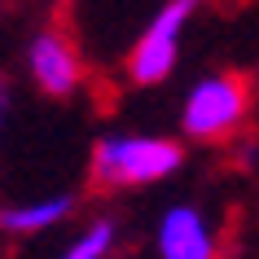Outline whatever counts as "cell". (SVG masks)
<instances>
[{
  "mask_svg": "<svg viewBox=\"0 0 259 259\" xmlns=\"http://www.w3.org/2000/svg\"><path fill=\"white\" fill-rule=\"evenodd\" d=\"M250 114V83L229 70H211L189 83L180 101V132L198 145H220L229 141Z\"/></svg>",
  "mask_w": 259,
  "mask_h": 259,
  "instance_id": "obj_2",
  "label": "cell"
},
{
  "mask_svg": "<svg viewBox=\"0 0 259 259\" xmlns=\"http://www.w3.org/2000/svg\"><path fill=\"white\" fill-rule=\"evenodd\" d=\"M75 211H79V193L70 189H53L40 198H22V202H0V233L5 237H40V233L70 224Z\"/></svg>",
  "mask_w": 259,
  "mask_h": 259,
  "instance_id": "obj_6",
  "label": "cell"
},
{
  "mask_svg": "<svg viewBox=\"0 0 259 259\" xmlns=\"http://www.w3.org/2000/svg\"><path fill=\"white\" fill-rule=\"evenodd\" d=\"M9 114H14V83L0 75V137H5V123H9Z\"/></svg>",
  "mask_w": 259,
  "mask_h": 259,
  "instance_id": "obj_8",
  "label": "cell"
},
{
  "mask_svg": "<svg viewBox=\"0 0 259 259\" xmlns=\"http://www.w3.org/2000/svg\"><path fill=\"white\" fill-rule=\"evenodd\" d=\"M154 255L158 259H220L215 224L202 206L171 202L154 224Z\"/></svg>",
  "mask_w": 259,
  "mask_h": 259,
  "instance_id": "obj_5",
  "label": "cell"
},
{
  "mask_svg": "<svg viewBox=\"0 0 259 259\" xmlns=\"http://www.w3.org/2000/svg\"><path fill=\"white\" fill-rule=\"evenodd\" d=\"M119 242H123V220L119 215H93L57 250V259H114Z\"/></svg>",
  "mask_w": 259,
  "mask_h": 259,
  "instance_id": "obj_7",
  "label": "cell"
},
{
  "mask_svg": "<svg viewBox=\"0 0 259 259\" xmlns=\"http://www.w3.org/2000/svg\"><path fill=\"white\" fill-rule=\"evenodd\" d=\"M193 9H198V0H163L158 14H150V22L141 27V35L127 49V79L137 88H154V83L171 79Z\"/></svg>",
  "mask_w": 259,
  "mask_h": 259,
  "instance_id": "obj_3",
  "label": "cell"
},
{
  "mask_svg": "<svg viewBox=\"0 0 259 259\" xmlns=\"http://www.w3.org/2000/svg\"><path fill=\"white\" fill-rule=\"evenodd\" d=\"M185 167V145L158 132H106L93 141L88 180L97 189H145Z\"/></svg>",
  "mask_w": 259,
  "mask_h": 259,
  "instance_id": "obj_1",
  "label": "cell"
},
{
  "mask_svg": "<svg viewBox=\"0 0 259 259\" xmlns=\"http://www.w3.org/2000/svg\"><path fill=\"white\" fill-rule=\"evenodd\" d=\"M27 79L35 83V93L44 97H75L83 88V62H79V49L66 31L57 27H40L35 35L27 40Z\"/></svg>",
  "mask_w": 259,
  "mask_h": 259,
  "instance_id": "obj_4",
  "label": "cell"
}]
</instances>
